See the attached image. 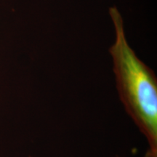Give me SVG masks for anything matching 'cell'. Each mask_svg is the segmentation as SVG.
Returning a JSON list of instances; mask_svg holds the SVG:
<instances>
[{
	"mask_svg": "<svg viewBox=\"0 0 157 157\" xmlns=\"http://www.w3.org/2000/svg\"><path fill=\"white\" fill-rule=\"evenodd\" d=\"M116 30V42L109 49L120 100L129 117L148 141L146 157H157V78L137 58L125 37L117 7L109 9Z\"/></svg>",
	"mask_w": 157,
	"mask_h": 157,
	"instance_id": "1",
	"label": "cell"
}]
</instances>
